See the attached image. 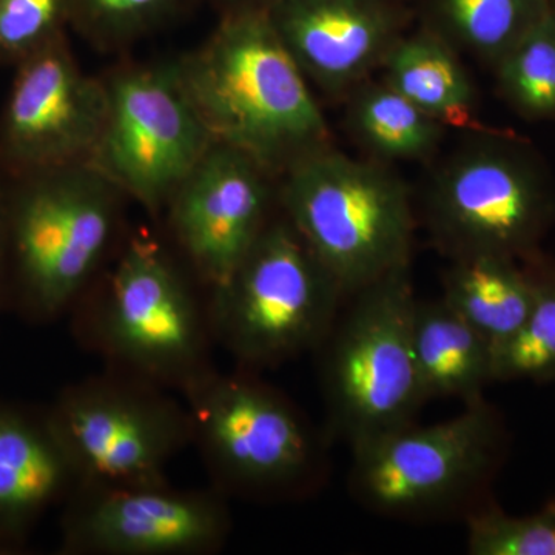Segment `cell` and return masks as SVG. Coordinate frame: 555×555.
Returning a JSON list of instances; mask_svg holds the SVG:
<instances>
[{
    "label": "cell",
    "mask_w": 555,
    "mask_h": 555,
    "mask_svg": "<svg viewBox=\"0 0 555 555\" xmlns=\"http://www.w3.org/2000/svg\"><path fill=\"white\" fill-rule=\"evenodd\" d=\"M345 292L286 217L272 218L232 275L207 291L215 345L248 371L317 352Z\"/></svg>",
    "instance_id": "8"
},
{
    "label": "cell",
    "mask_w": 555,
    "mask_h": 555,
    "mask_svg": "<svg viewBox=\"0 0 555 555\" xmlns=\"http://www.w3.org/2000/svg\"><path fill=\"white\" fill-rule=\"evenodd\" d=\"M68 28V0H0V67H16Z\"/></svg>",
    "instance_id": "26"
},
{
    "label": "cell",
    "mask_w": 555,
    "mask_h": 555,
    "mask_svg": "<svg viewBox=\"0 0 555 555\" xmlns=\"http://www.w3.org/2000/svg\"><path fill=\"white\" fill-rule=\"evenodd\" d=\"M283 177L278 201L284 217L346 297L411 266V193L383 164L327 145L292 164Z\"/></svg>",
    "instance_id": "7"
},
{
    "label": "cell",
    "mask_w": 555,
    "mask_h": 555,
    "mask_svg": "<svg viewBox=\"0 0 555 555\" xmlns=\"http://www.w3.org/2000/svg\"><path fill=\"white\" fill-rule=\"evenodd\" d=\"M69 28L96 49L133 46L181 13L188 0H68Z\"/></svg>",
    "instance_id": "24"
},
{
    "label": "cell",
    "mask_w": 555,
    "mask_h": 555,
    "mask_svg": "<svg viewBox=\"0 0 555 555\" xmlns=\"http://www.w3.org/2000/svg\"><path fill=\"white\" fill-rule=\"evenodd\" d=\"M47 414L78 485L164 481L171 460L192 447L184 400L112 369L64 387Z\"/></svg>",
    "instance_id": "10"
},
{
    "label": "cell",
    "mask_w": 555,
    "mask_h": 555,
    "mask_svg": "<svg viewBox=\"0 0 555 555\" xmlns=\"http://www.w3.org/2000/svg\"><path fill=\"white\" fill-rule=\"evenodd\" d=\"M534 301L524 326L494 350L495 382L555 383V259L543 251L525 259Z\"/></svg>",
    "instance_id": "22"
},
{
    "label": "cell",
    "mask_w": 555,
    "mask_h": 555,
    "mask_svg": "<svg viewBox=\"0 0 555 555\" xmlns=\"http://www.w3.org/2000/svg\"><path fill=\"white\" fill-rule=\"evenodd\" d=\"M78 483L47 408L0 398V554L25 550L40 520Z\"/></svg>",
    "instance_id": "16"
},
{
    "label": "cell",
    "mask_w": 555,
    "mask_h": 555,
    "mask_svg": "<svg viewBox=\"0 0 555 555\" xmlns=\"http://www.w3.org/2000/svg\"><path fill=\"white\" fill-rule=\"evenodd\" d=\"M225 7V11L241 9V7L261 5L264 0H219Z\"/></svg>",
    "instance_id": "28"
},
{
    "label": "cell",
    "mask_w": 555,
    "mask_h": 555,
    "mask_svg": "<svg viewBox=\"0 0 555 555\" xmlns=\"http://www.w3.org/2000/svg\"><path fill=\"white\" fill-rule=\"evenodd\" d=\"M268 170L214 142L167 204L175 243L206 291L224 283L272 219Z\"/></svg>",
    "instance_id": "14"
},
{
    "label": "cell",
    "mask_w": 555,
    "mask_h": 555,
    "mask_svg": "<svg viewBox=\"0 0 555 555\" xmlns=\"http://www.w3.org/2000/svg\"><path fill=\"white\" fill-rule=\"evenodd\" d=\"M78 343L122 372L181 396L215 367L207 297L169 250L131 236L100 286L68 313Z\"/></svg>",
    "instance_id": "3"
},
{
    "label": "cell",
    "mask_w": 555,
    "mask_h": 555,
    "mask_svg": "<svg viewBox=\"0 0 555 555\" xmlns=\"http://www.w3.org/2000/svg\"><path fill=\"white\" fill-rule=\"evenodd\" d=\"M383 80L443 127L485 131L478 122L473 80L456 50L423 27L401 35L382 62Z\"/></svg>",
    "instance_id": "18"
},
{
    "label": "cell",
    "mask_w": 555,
    "mask_h": 555,
    "mask_svg": "<svg viewBox=\"0 0 555 555\" xmlns=\"http://www.w3.org/2000/svg\"><path fill=\"white\" fill-rule=\"evenodd\" d=\"M551 7H553V11L555 13V0H551Z\"/></svg>",
    "instance_id": "29"
},
{
    "label": "cell",
    "mask_w": 555,
    "mask_h": 555,
    "mask_svg": "<svg viewBox=\"0 0 555 555\" xmlns=\"http://www.w3.org/2000/svg\"><path fill=\"white\" fill-rule=\"evenodd\" d=\"M412 345L426 401L459 398L473 403L495 383L494 347L443 298H416Z\"/></svg>",
    "instance_id": "17"
},
{
    "label": "cell",
    "mask_w": 555,
    "mask_h": 555,
    "mask_svg": "<svg viewBox=\"0 0 555 555\" xmlns=\"http://www.w3.org/2000/svg\"><path fill=\"white\" fill-rule=\"evenodd\" d=\"M0 182L3 310L31 324L53 323L96 280L124 195L87 163L0 175Z\"/></svg>",
    "instance_id": "2"
},
{
    "label": "cell",
    "mask_w": 555,
    "mask_h": 555,
    "mask_svg": "<svg viewBox=\"0 0 555 555\" xmlns=\"http://www.w3.org/2000/svg\"><path fill=\"white\" fill-rule=\"evenodd\" d=\"M441 298L495 350L524 326L534 301V284L524 261L474 255L452 259Z\"/></svg>",
    "instance_id": "19"
},
{
    "label": "cell",
    "mask_w": 555,
    "mask_h": 555,
    "mask_svg": "<svg viewBox=\"0 0 555 555\" xmlns=\"http://www.w3.org/2000/svg\"><path fill=\"white\" fill-rule=\"evenodd\" d=\"M470 555H555V496L528 516H511L495 499L465 520Z\"/></svg>",
    "instance_id": "25"
},
{
    "label": "cell",
    "mask_w": 555,
    "mask_h": 555,
    "mask_svg": "<svg viewBox=\"0 0 555 555\" xmlns=\"http://www.w3.org/2000/svg\"><path fill=\"white\" fill-rule=\"evenodd\" d=\"M551 10V0H425V27L494 67Z\"/></svg>",
    "instance_id": "20"
},
{
    "label": "cell",
    "mask_w": 555,
    "mask_h": 555,
    "mask_svg": "<svg viewBox=\"0 0 555 555\" xmlns=\"http://www.w3.org/2000/svg\"><path fill=\"white\" fill-rule=\"evenodd\" d=\"M104 79L80 68L67 36L14 67L0 115V175L89 163L105 118Z\"/></svg>",
    "instance_id": "13"
},
{
    "label": "cell",
    "mask_w": 555,
    "mask_h": 555,
    "mask_svg": "<svg viewBox=\"0 0 555 555\" xmlns=\"http://www.w3.org/2000/svg\"><path fill=\"white\" fill-rule=\"evenodd\" d=\"M427 229L451 259L542 251L555 225V181L531 142L485 130L437 171L427 189Z\"/></svg>",
    "instance_id": "9"
},
{
    "label": "cell",
    "mask_w": 555,
    "mask_h": 555,
    "mask_svg": "<svg viewBox=\"0 0 555 555\" xmlns=\"http://www.w3.org/2000/svg\"><path fill=\"white\" fill-rule=\"evenodd\" d=\"M350 495L369 513L392 520L465 521L494 499L511 433L485 397L447 422L411 423L350 449Z\"/></svg>",
    "instance_id": "4"
},
{
    "label": "cell",
    "mask_w": 555,
    "mask_h": 555,
    "mask_svg": "<svg viewBox=\"0 0 555 555\" xmlns=\"http://www.w3.org/2000/svg\"><path fill=\"white\" fill-rule=\"evenodd\" d=\"M232 528L229 499L214 486L78 485L62 509L60 554L210 555Z\"/></svg>",
    "instance_id": "12"
},
{
    "label": "cell",
    "mask_w": 555,
    "mask_h": 555,
    "mask_svg": "<svg viewBox=\"0 0 555 555\" xmlns=\"http://www.w3.org/2000/svg\"><path fill=\"white\" fill-rule=\"evenodd\" d=\"M104 86V124L87 164L124 196L164 210L214 144L177 61L116 69Z\"/></svg>",
    "instance_id": "11"
},
{
    "label": "cell",
    "mask_w": 555,
    "mask_h": 555,
    "mask_svg": "<svg viewBox=\"0 0 555 555\" xmlns=\"http://www.w3.org/2000/svg\"><path fill=\"white\" fill-rule=\"evenodd\" d=\"M3 215H2V182H0V312L3 310Z\"/></svg>",
    "instance_id": "27"
},
{
    "label": "cell",
    "mask_w": 555,
    "mask_h": 555,
    "mask_svg": "<svg viewBox=\"0 0 555 555\" xmlns=\"http://www.w3.org/2000/svg\"><path fill=\"white\" fill-rule=\"evenodd\" d=\"M350 129L382 160H422L440 145L444 129L385 80H364L353 90Z\"/></svg>",
    "instance_id": "21"
},
{
    "label": "cell",
    "mask_w": 555,
    "mask_h": 555,
    "mask_svg": "<svg viewBox=\"0 0 555 555\" xmlns=\"http://www.w3.org/2000/svg\"><path fill=\"white\" fill-rule=\"evenodd\" d=\"M390 2L400 3V5H401V2H403V0H390Z\"/></svg>",
    "instance_id": "30"
},
{
    "label": "cell",
    "mask_w": 555,
    "mask_h": 555,
    "mask_svg": "<svg viewBox=\"0 0 555 555\" xmlns=\"http://www.w3.org/2000/svg\"><path fill=\"white\" fill-rule=\"evenodd\" d=\"M181 397L192 444L228 499L297 500L323 485L331 438L257 372L214 367Z\"/></svg>",
    "instance_id": "5"
},
{
    "label": "cell",
    "mask_w": 555,
    "mask_h": 555,
    "mask_svg": "<svg viewBox=\"0 0 555 555\" xmlns=\"http://www.w3.org/2000/svg\"><path fill=\"white\" fill-rule=\"evenodd\" d=\"M177 65L214 142L241 150L270 175L331 145L309 80L261 5L225 11L214 35Z\"/></svg>",
    "instance_id": "1"
},
{
    "label": "cell",
    "mask_w": 555,
    "mask_h": 555,
    "mask_svg": "<svg viewBox=\"0 0 555 555\" xmlns=\"http://www.w3.org/2000/svg\"><path fill=\"white\" fill-rule=\"evenodd\" d=\"M500 96L520 118L555 119V13L494 65Z\"/></svg>",
    "instance_id": "23"
},
{
    "label": "cell",
    "mask_w": 555,
    "mask_h": 555,
    "mask_svg": "<svg viewBox=\"0 0 555 555\" xmlns=\"http://www.w3.org/2000/svg\"><path fill=\"white\" fill-rule=\"evenodd\" d=\"M415 302L411 266L346 298L317 349L331 440L352 449L415 423L427 403L412 345Z\"/></svg>",
    "instance_id": "6"
},
{
    "label": "cell",
    "mask_w": 555,
    "mask_h": 555,
    "mask_svg": "<svg viewBox=\"0 0 555 555\" xmlns=\"http://www.w3.org/2000/svg\"><path fill=\"white\" fill-rule=\"evenodd\" d=\"M298 67L328 94L356 90L400 38L403 10L390 0H264Z\"/></svg>",
    "instance_id": "15"
}]
</instances>
